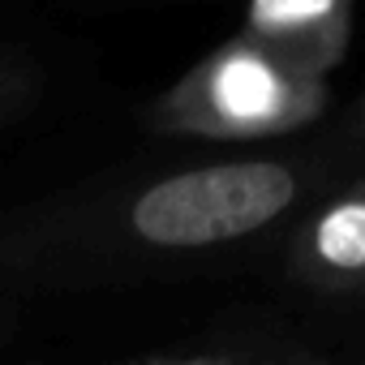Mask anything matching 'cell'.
I'll list each match as a JSON object with an SVG mask.
<instances>
[{
    "label": "cell",
    "instance_id": "cell-1",
    "mask_svg": "<svg viewBox=\"0 0 365 365\" xmlns=\"http://www.w3.org/2000/svg\"><path fill=\"white\" fill-rule=\"evenodd\" d=\"M314 168L254 155L65 190L0 215V284L73 288L241 245L309 194Z\"/></svg>",
    "mask_w": 365,
    "mask_h": 365
},
{
    "label": "cell",
    "instance_id": "cell-2",
    "mask_svg": "<svg viewBox=\"0 0 365 365\" xmlns=\"http://www.w3.org/2000/svg\"><path fill=\"white\" fill-rule=\"evenodd\" d=\"M331 99V82L297 78L250 39L232 35L146 108V125L172 138L262 142L318 125Z\"/></svg>",
    "mask_w": 365,
    "mask_h": 365
},
{
    "label": "cell",
    "instance_id": "cell-3",
    "mask_svg": "<svg viewBox=\"0 0 365 365\" xmlns=\"http://www.w3.org/2000/svg\"><path fill=\"white\" fill-rule=\"evenodd\" d=\"M356 0H245L241 39L297 78L331 82L352 48Z\"/></svg>",
    "mask_w": 365,
    "mask_h": 365
},
{
    "label": "cell",
    "instance_id": "cell-4",
    "mask_svg": "<svg viewBox=\"0 0 365 365\" xmlns=\"http://www.w3.org/2000/svg\"><path fill=\"white\" fill-rule=\"evenodd\" d=\"M288 258L309 288H365V176L322 198L301 220Z\"/></svg>",
    "mask_w": 365,
    "mask_h": 365
},
{
    "label": "cell",
    "instance_id": "cell-5",
    "mask_svg": "<svg viewBox=\"0 0 365 365\" xmlns=\"http://www.w3.org/2000/svg\"><path fill=\"white\" fill-rule=\"evenodd\" d=\"M43 95V65L18 48V43H0V129L22 120Z\"/></svg>",
    "mask_w": 365,
    "mask_h": 365
},
{
    "label": "cell",
    "instance_id": "cell-6",
    "mask_svg": "<svg viewBox=\"0 0 365 365\" xmlns=\"http://www.w3.org/2000/svg\"><path fill=\"white\" fill-rule=\"evenodd\" d=\"M172 365H232L224 356H172Z\"/></svg>",
    "mask_w": 365,
    "mask_h": 365
},
{
    "label": "cell",
    "instance_id": "cell-7",
    "mask_svg": "<svg viewBox=\"0 0 365 365\" xmlns=\"http://www.w3.org/2000/svg\"><path fill=\"white\" fill-rule=\"evenodd\" d=\"M133 365H172V356H146V361H133Z\"/></svg>",
    "mask_w": 365,
    "mask_h": 365
},
{
    "label": "cell",
    "instance_id": "cell-8",
    "mask_svg": "<svg viewBox=\"0 0 365 365\" xmlns=\"http://www.w3.org/2000/svg\"><path fill=\"white\" fill-rule=\"evenodd\" d=\"M356 129H361V142H365V103H361V116H356Z\"/></svg>",
    "mask_w": 365,
    "mask_h": 365
}]
</instances>
